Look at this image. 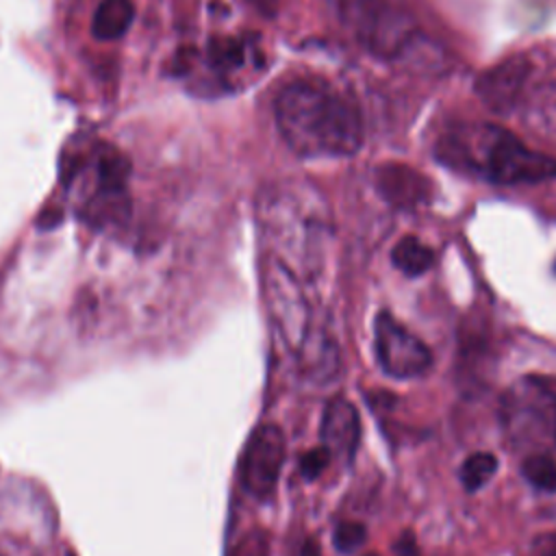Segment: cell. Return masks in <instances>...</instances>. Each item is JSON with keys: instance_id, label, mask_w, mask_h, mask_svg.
Returning <instances> with one entry per match:
<instances>
[{"instance_id": "6da1fadb", "label": "cell", "mask_w": 556, "mask_h": 556, "mask_svg": "<svg viewBox=\"0 0 556 556\" xmlns=\"http://www.w3.org/2000/svg\"><path fill=\"white\" fill-rule=\"evenodd\" d=\"M285 143L300 156H350L363 146L358 109L317 78L293 80L274 104Z\"/></svg>"}, {"instance_id": "7a4b0ae2", "label": "cell", "mask_w": 556, "mask_h": 556, "mask_svg": "<svg viewBox=\"0 0 556 556\" xmlns=\"http://www.w3.org/2000/svg\"><path fill=\"white\" fill-rule=\"evenodd\" d=\"M258 211L274 261L298 278H315L332 237V219L321 191L302 178L280 180L263 193Z\"/></svg>"}, {"instance_id": "3957f363", "label": "cell", "mask_w": 556, "mask_h": 556, "mask_svg": "<svg viewBox=\"0 0 556 556\" xmlns=\"http://www.w3.org/2000/svg\"><path fill=\"white\" fill-rule=\"evenodd\" d=\"M441 163L495 185H534L556 178V159L532 150L495 124H467L441 135Z\"/></svg>"}, {"instance_id": "277c9868", "label": "cell", "mask_w": 556, "mask_h": 556, "mask_svg": "<svg viewBox=\"0 0 556 556\" xmlns=\"http://www.w3.org/2000/svg\"><path fill=\"white\" fill-rule=\"evenodd\" d=\"M500 424L515 452L552 454L556 450V395L539 378H521L502 395Z\"/></svg>"}, {"instance_id": "5b68a950", "label": "cell", "mask_w": 556, "mask_h": 556, "mask_svg": "<svg viewBox=\"0 0 556 556\" xmlns=\"http://www.w3.org/2000/svg\"><path fill=\"white\" fill-rule=\"evenodd\" d=\"M354 41L376 56H402L417 39V24L387 0H326Z\"/></svg>"}, {"instance_id": "8992f818", "label": "cell", "mask_w": 556, "mask_h": 556, "mask_svg": "<svg viewBox=\"0 0 556 556\" xmlns=\"http://www.w3.org/2000/svg\"><path fill=\"white\" fill-rule=\"evenodd\" d=\"M374 348L378 365L393 378H417L432 365L430 348L384 311L374 321Z\"/></svg>"}, {"instance_id": "52a82bcc", "label": "cell", "mask_w": 556, "mask_h": 556, "mask_svg": "<svg viewBox=\"0 0 556 556\" xmlns=\"http://www.w3.org/2000/svg\"><path fill=\"white\" fill-rule=\"evenodd\" d=\"M265 285L269 311L285 343L291 350H300L311 334V308L300 278L271 258Z\"/></svg>"}, {"instance_id": "ba28073f", "label": "cell", "mask_w": 556, "mask_h": 556, "mask_svg": "<svg viewBox=\"0 0 556 556\" xmlns=\"http://www.w3.org/2000/svg\"><path fill=\"white\" fill-rule=\"evenodd\" d=\"M285 460V434L276 424H261L250 434L239 465L243 489L265 500L274 493Z\"/></svg>"}, {"instance_id": "9c48e42d", "label": "cell", "mask_w": 556, "mask_h": 556, "mask_svg": "<svg viewBox=\"0 0 556 556\" xmlns=\"http://www.w3.org/2000/svg\"><path fill=\"white\" fill-rule=\"evenodd\" d=\"M532 63L526 54H513L484 70L476 78V96L493 113H510L526 96Z\"/></svg>"}, {"instance_id": "30bf717a", "label": "cell", "mask_w": 556, "mask_h": 556, "mask_svg": "<svg viewBox=\"0 0 556 556\" xmlns=\"http://www.w3.org/2000/svg\"><path fill=\"white\" fill-rule=\"evenodd\" d=\"M319 432L321 445L330 452V456L350 463L361 439V424L354 404L345 397H332L324 408Z\"/></svg>"}, {"instance_id": "8fae6325", "label": "cell", "mask_w": 556, "mask_h": 556, "mask_svg": "<svg viewBox=\"0 0 556 556\" xmlns=\"http://www.w3.org/2000/svg\"><path fill=\"white\" fill-rule=\"evenodd\" d=\"M374 178L378 193L393 206L413 208L430 198V180L404 163H384Z\"/></svg>"}, {"instance_id": "7c38bea8", "label": "cell", "mask_w": 556, "mask_h": 556, "mask_svg": "<svg viewBox=\"0 0 556 556\" xmlns=\"http://www.w3.org/2000/svg\"><path fill=\"white\" fill-rule=\"evenodd\" d=\"M521 119L532 135L556 146V80H547L523 96Z\"/></svg>"}, {"instance_id": "4fadbf2b", "label": "cell", "mask_w": 556, "mask_h": 556, "mask_svg": "<svg viewBox=\"0 0 556 556\" xmlns=\"http://www.w3.org/2000/svg\"><path fill=\"white\" fill-rule=\"evenodd\" d=\"M132 17V0H100L91 20V35L100 41H115L126 35Z\"/></svg>"}, {"instance_id": "5bb4252c", "label": "cell", "mask_w": 556, "mask_h": 556, "mask_svg": "<svg viewBox=\"0 0 556 556\" xmlns=\"http://www.w3.org/2000/svg\"><path fill=\"white\" fill-rule=\"evenodd\" d=\"M391 261H393V265L402 274H406V276H421V274H426L432 267L434 252L424 241H419L417 237L408 235V237H402L395 243V248L391 252Z\"/></svg>"}, {"instance_id": "9a60e30c", "label": "cell", "mask_w": 556, "mask_h": 556, "mask_svg": "<svg viewBox=\"0 0 556 556\" xmlns=\"http://www.w3.org/2000/svg\"><path fill=\"white\" fill-rule=\"evenodd\" d=\"M495 469H497V458L491 452H473L465 458L460 467V482L465 484L467 491H476L491 480Z\"/></svg>"}, {"instance_id": "2e32d148", "label": "cell", "mask_w": 556, "mask_h": 556, "mask_svg": "<svg viewBox=\"0 0 556 556\" xmlns=\"http://www.w3.org/2000/svg\"><path fill=\"white\" fill-rule=\"evenodd\" d=\"M523 478L539 491H556V460L552 454H530L521 463Z\"/></svg>"}, {"instance_id": "e0dca14e", "label": "cell", "mask_w": 556, "mask_h": 556, "mask_svg": "<svg viewBox=\"0 0 556 556\" xmlns=\"http://www.w3.org/2000/svg\"><path fill=\"white\" fill-rule=\"evenodd\" d=\"M206 56H208V63L213 67L226 72V70H235L243 63L245 48L235 37H215V39L208 41Z\"/></svg>"}, {"instance_id": "ac0fdd59", "label": "cell", "mask_w": 556, "mask_h": 556, "mask_svg": "<svg viewBox=\"0 0 556 556\" xmlns=\"http://www.w3.org/2000/svg\"><path fill=\"white\" fill-rule=\"evenodd\" d=\"M365 536H367V530L363 523L358 521H341L337 528H334V534H332V543L337 549L341 552H354L356 547H361L365 543Z\"/></svg>"}, {"instance_id": "d6986e66", "label": "cell", "mask_w": 556, "mask_h": 556, "mask_svg": "<svg viewBox=\"0 0 556 556\" xmlns=\"http://www.w3.org/2000/svg\"><path fill=\"white\" fill-rule=\"evenodd\" d=\"M330 460H332V456H330V452H328L324 445L313 447V450H308L306 454H302V458H300V471H302V476H304L306 480H315V478L328 467Z\"/></svg>"}, {"instance_id": "ffe728a7", "label": "cell", "mask_w": 556, "mask_h": 556, "mask_svg": "<svg viewBox=\"0 0 556 556\" xmlns=\"http://www.w3.org/2000/svg\"><path fill=\"white\" fill-rule=\"evenodd\" d=\"M395 554H397V556H419L417 545H415V539H413L410 532H404L402 539L395 543Z\"/></svg>"}, {"instance_id": "44dd1931", "label": "cell", "mask_w": 556, "mask_h": 556, "mask_svg": "<svg viewBox=\"0 0 556 556\" xmlns=\"http://www.w3.org/2000/svg\"><path fill=\"white\" fill-rule=\"evenodd\" d=\"M243 2L250 4L252 9H256L265 17H274L280 7V0H243Z\"/></svg>"}, {"instance_id": "7402d4cb", "label": "cell", "mask_w": 556, "mask_h": 556, "mask_svg": "<svg viewBox=\"0 0 556 556\" xmlns=\"http://www.w3.org/2000/svg\"><path fill=\"white\" fill-rule=\"evenodd\" d=\"M536 556H556V532L543 536L541 545H536Z\"/></svg>"}, {"instance_id": "603a6c76", "label": "cell", "mask_w": 556, "mask_h": 556, "mask_svg": "<svg viewBox=\"0 0 556 556\" xmlns=\"http://www.w3.org/2000/svg\"><path fill=\"white\" fill-rule=\"evenodd\" d=\"M369 556H374V554H369Z\"/></svg>"}]
</instances>
